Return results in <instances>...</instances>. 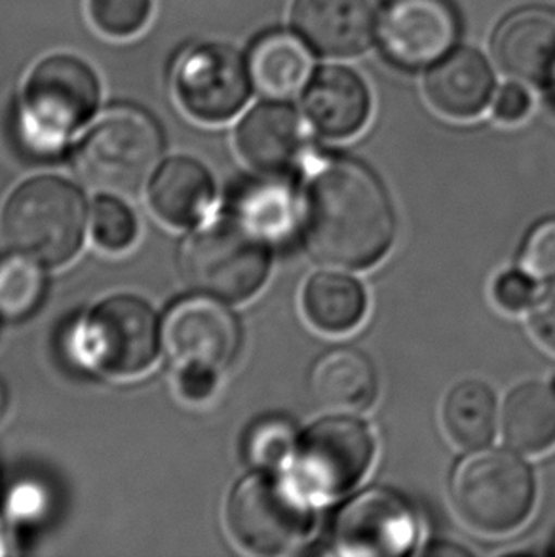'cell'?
I'll return each mask as SVG.
<instances>
[{
  "label": "cell",
  "mask_w": 555,
  "mask_h": 557,
  "mask_svg": "<svg viewBox=\"0 0 555 557\" xmlns=\"http://www.w3.org/2000/svg\"><path fill=\"white\" fill-rule=\"evenodd\" d=\"M162 132L136 107L101 114L75 152V170L86 185L107 195H134L149 182L162 157Z\"/></svg>",
  "instance_id": "4"
},
{
  "label": "cell",
  "mask_w": 555,
  "mask_h": 557,
  "mask_svg": "<svg viewBox=\"0 0 555 557\" xmlns=\"http://www.w3.org/2000/svg\"><path fill=\"white\" fill-rule=\"evenodd\" d=\"M162 343L177 366L221 371L238 350L240 330L225 302L198 294L173 305L162 325Z\"/></svg>",
  "instance_id": "13"
},
{
  "label": "cell",
  "mask_w": 555,
  "mask_h": 557,
  "mask_svg": "<svg viewBox=\"0 0 555 557\" xmlns=\"http://www.w3.org/2000/svg\"><path fill=\"white\" fill-rule=\"evenodd\" d=\"M236 145L249 166L280 175L303 159V126L292 107L263 103L236 129Z\"/></svg>",
  "instance_id": "16"
},
{
  "label": "cell",
  "mask_w": 555,
  "mask_h": 557,
  "mask_svg": "<svg viewBox=\"0 0 555 557\" xmlns=\"http://www.w3.org/2000/svg\"><path fill=\"white\" fill-rule=\"evenodd\" d=\"M293 23L316 52L348 58L371 45L379 0H297Z\"/></svg>",
  "instance_id": "14"
},
{
  "label": "cell",
  "mask_w": 555,
  "mask_h": 557,
  "mask_svg": "<svg viewBox=\"0 0 555 557\" xmlns=\"http://www.w3.org/2000/svg\"><path fill=\"white\" fill-rule=\"evenodd\" d=\"M554 83H555V81H554Z\"/></svg>",
  "instance_id": "36"
},
{
  "label": "cell",
  "mask_w": 555,
  "mask_h": 557,
  "mask_svg": "<svg viewBox=\"0 0 555 557\" xmlns=\"http://www.w3.org/2000/svg\"><path fill=\"white\" fill-rule=\"evenodd\" d=\"M373 459L375 437L368 424L348 414H333L299 436L287 472L318 505L353 490Z\"/></svg>",
  "instance_id": "9"
},
{
  "label": "cell",
  "mask_w": 555,
  "mask_h": 557,
  "mask_svg": "<svg viewBox=\"0 0 555 557\" xmlns=\"http://www.w3.org/2000/svg\"><path fill=\"white\" fill-rule=\"evenodd\" d=\"M305 240L320 263L361 271L383 261L396 238V213L383 182L346 157L308 159Z\"/></svg>",
  "instance_id": "1"
},
{
  "label": "cell",
  "mask_w": 555,
  "mask_h": 557,
  "mask_svg": "<svg viewBox=\"0 0 555 557\" xmlns=\"http://www.w3.org/2000/svg\"><path fill=\"white\" fill-rule=\"evenodd\" d=\"M333 544L345 556H404L419 539V520L394 491L366 490L338 510Z\"/></svg>",
  "instance_id": "10"
},
{
  "label": "cell",
  "mask_w": 555,
  "mask_h": 557,
  "mask_svg": "<svg viewBox=\"0 0 555 557\" xmlns=\"http://www.w3.org/2000/svg\"><path fill=\"white\" fill-rule=\"evenodd\" d=\"M99 94L98 75L81 58L55 53L40 61L23 86V141L38 157L58 154L96 113Z\"/></svg>",
  "instance_id": "3"
},
{
  "label": "cell",
  "mask_w": 555,
  "mask_h": 557,
  "mask_svg": "<svg viewBox=\"0 0 555 557\" xmlns=\"http://www.w3.org/2000/svg\"><path fill=\"white\" fill-rule=\"evenodd\" d=\"M498 407L496 396L481 381H465L447 394L443 424L462 449H480L495 436Z\"/></svg>",
  "instance_id": "25"
},
{
  "label": "cell",
  "mask_w": 555,
  "mask_h": 557,
  "mask_svg": "<svg viewBox=\"0 0 555 557\" xmlns=\"http://www.w3.org/2000/svg\"><path fill=\"white\" fill-rule=\"evenodd\" d=\"M219 371L203 366H180L177 391L187 401H203L210 398L218 386Z\"/></svg>",
  "instance_id": "32"
},
{
  "label": "cell",
  "mask_w": 555,
  "mask_h": 557,
  "mask_svg": "<svg viewBox=\"0 0 555 557\" xmlns=\"http://www.w3.org/2000/svg\"><path fill=\"white\" fill-rule=\"evenodd\" d=\"M529 324L534 337L548 350L555 352V280L554 284L531 305Z\"/></svg>",
  "instance_id": "33"
},
{
  "label": "cell",
  "mask_w": 555,
  "mask_h": 557,
  "mask_svg": "<svg viewBox=\"0 0 555 557\" xmlns=\"http://www.w3.org/2000/svg\"><path fill=\"white\" fill-rule=\"evenodd\" d=\"M310 324L325 333L353 332L368 310V295L358 280L343 272H318L303 292Z\"/></svg>",
  "instance_id": "23"
},
{
  "label": "cell",
  "mask_w": 555,
  "mask_h": 557,
  "mask_svg": "<svg viewBox=\"0 0 555 557\" xmlns=\"http://www.w3.org/2000/svg\"><path fill=\"white\" fill-rule=\"evenodd\" d=\"M210 172L187 157L168 160L158 168L149 187V202L168 225L188 228L202 221L213 202Z\"/></svg>",
  "instance_id": "19"
},
{
  "label": "cell",
  "mask_w": 555,
  "mask_h": 557,
  "mask_svg": "<svg viewBox=\"0 0 555 557\" xmlns=\"http://www.w3.org/2000/svg\"><path fill=\"white\" fill-rule=\"evenodd\" d=\"M248 71L251 84L264 98L289 99L308 83L312 55L303 38L287 30H272L251 48Z\"/></svg>",
  "instance_id": "21"
},
{
  "label": "cell",
  "mask_w": 555,
  "mask_h": 557,
  "mask_svg": "<svg viewBox=\"0 0 555 557\" xmlns=\"http://www.w3.org/2000/svg\"><path fill=\"white\" fill-rule=\"evenodd\" d=\"M314 505L289 472L257 470L234 487L226 523L246 550L274 556L307 539Z\"/></svg>",
  "instance_id": "6"
},
{
  "label": "cell",
  "mask_w": 555,
  "mask_h": 557,
  "mask_svg": "<svg viewBox=\"0 0 555 557\" xmlns=\"http://www.w3.org/2000/svg\"><path fill=\"white\" fill-rule=\"evenodd\" d=\"M299 434L284 417H267L249 429L244 457L256 470H280L292 462Z\"/></svg>",
  "instance_id": "27"
},
{
  "label": "cell",
  "mask_w": 555,
  "mask_h": 557,
  "mask_svg": "<svg viewBox=\"0 0 555 557\" xmlns=\"http://www.w3.org/2000/svg\"><path fill=\"white\" fill-rule=\"evenodd\" d=\"M162 330L147 302L116 295L99 302L76 325L69 348L84 368L113 376H134L157 360Z\"/></svg>",
  "instance_id": "8"
},
{
  "label": "cell",
  "mask_w": 555,
  "mask_h": 557,
  "mask_svg": "<svg viewBox=\"0 0 555 557\" xmlns=\"http://www.w3.org/2000/svg\"><path fill=\"white\" fill-rule=\"evenodd\" d=\"M91 233L101 248L122 251L136 240L137 221L128 206L116 196H99L91 210Z\"/></svg>",
  "instance_id": "28"
},
{
  "label": "cell",
  "mask_w": 555,
  "mask_h": 557,
  "mask_svg": "<svg viewBox=\"0 0 555 557\" xmlns=\"http://www.w3.org/2000/svg\"><path fill=\"white\" fill-rule=\"evenodd\" d=\"M7 411V388H4V384L0 381V417L4 414Z\"/></svg>",
  "instance_id": "35"
},
{
  "label": "cell",
  "mask_w": 555,
  "mask_h": 557,
  "mask_svg": "<svg viewBox=\"0 0 555 557\" xmlns=\"http://www.w3.org/2000/svg\"><path fill=\"white\" fill-rule=\"evenodd\" d=\"M458 33L460 22L449 0H391L379 22L384 55L404 69L443 60Z\"/></svg>",
  "instance_id": "12"
},
{
  "label": "cell",
  "mask_w": 555,
  "mask_h": 557,
  "mask_svg": "<svg viewBox=\"0 0 555 557\" xmlns=\"http://www.w3.org/2000/svg\"><path fill=\"white\" fill-rule=\"evenodd\" d=\"M45 294V264L17 251L0 257V318L10 322L29 318Z\"/></svg>",
  "instance_id": "26"
},
{
  "label": "cell",
  "mask_w": 555,
  "mask_h": 557,
  "mask_svg": "<svg viewBox=\"0 0 555 557\" xmlns=\"http://www.w3.org/2000/svg\"><path fill=\"white\" fill-rule=\"evenodd\" d=\"M451 497L458 516L483 533L519 528L533 510V470L518 455L485 449L468 455L451 475Z\"/></svg>",
  "instance_id": "7"
},
{
  "label": "cell",
  "mask_w": 555,
  "mask_h": 557,
  "mask_svg": "<svg viewBox=\"0 0 555 557\" xmlns=\"http://www.w3.org/2000/svg\"><path fill=\"white\" fill-rule=\"evenodd\" d=\"M519 269L533 280H555V218L542 219L529 231Z\"/></svg>",
  "instance_id": "30"
},
{
  "label": "cell",
  "mask_w": 555,
  "mask_h": 557,
  "mask_svg": "<svg viewBox=\"0 0 555 557\" xmlns=\"http://www.w3.org/2000/svg\"><path fill=\"white\" fill-rule=\"evenodd\" d=\"M529 111H531V96L519 84L504 86L501 94L496 96L495 116L501 122L514 124V122L523 121Z\"/></svg>",
  "instance_id": "34"
},
{
  "label": "cell",
  "mask_w": 555,
  "mask_h": 557,
  "mask_svg": "<svg viewBox=\"0 0 555 557\" xmlns=\"http://www.w3.org/2000/svg\"><path fill=\"white\" fill-rule=\"evenodd\" d=\"M305 109L323 136L345 139L366 126L371 99L360 76L348 69L328 67L308 84Z\"/></svg>",
  "instance_id": "17"
},
{
  "label": "cell",
  "mask_w": 555,
  "mask_h": 557,
  "mask_svg": "<svg viewBox=\"0 0 555 557\" xmlns=\"http://www.w3.org/2000/svg\"><path fill=\"white\" fill-rule=\"evenodd\" d=\"M506 442L521 453H544L555 445V381L533 379L508 394L503 407Z\"/></svg>",
  "instance_id": "22"
},
{
  "label": "cell",
  "mask_w": 555,
  "mask_h": 557,
  "mask_svg": "<svg viewBox=\"0 0 555 557\" xmlns=\"http://www.w3.org/2000/svg\"><path fill=\"white\" fill-rule=\"evenodd\" d=\"M495 78L488 61L473 50H458L440 61L427 78L430 103L451 119H472L493 96Z\"/></svg>",
  "instance_id": "18"
},
{
  "label": "cell",
  "mask_w": 555,
  "mask_h": 557,
  "mask_svg": "<svg viewBox=\"0 0 555 557\" xmlns=\"http://www.w3.org/2000/svg\"><path fill=\"white\" fill-rule=\"evenodd\" d=\"M496 61L519 81L554 83L555 12L548 8H523L508 15L496 30Z\"/></svg>",
  "instance_id": "15"
},
{
  "label": "cell",
  "mask_w": 555,
  "mask_h": 557,
  "mask_svg": "<svg viewBox=\"0 0 555 557\" xmlns=\"http://www.w3.org/2000/svg\"><path fill=\"white\" fill-rule=\"evenodd\" d=\"M90 15L109 37H132L149 22L150 0H90Z\"/></svg>",
  "instance_id": "29"
},
{
  "label": "cell",
  "mask_w": 555,
  "mask_h": 557,
  "mask_svg": "<svg viewBox=\"0 0 555 557\" xmlns=\"http://www.w3.org/2000/svg\"><path fill=\"white\" fill-rule=\"evenodd\" d=\"M536 280L531 278L527 272L506 271L496 278L493 287V297L501 309L508 312H521L529 309L536 295Z\"/></svg>",
  "instance_id": "31"
},
{
  "label": "cell",
  "mask_w": 555,
  "mask_h": 557,
  "mask_svg": "<svg viewBox=\"0 0 555 557\" xmlns=\"http://www.w3.org/2000/svg\"><path fill=\"white\" fill-rule=\"evenodd\" d=\"M377 371L368 356L356 348H335L323 355L310 375V391L318 404L338 413H358L377 398Z\"/></svg>",
  "instance_id": "20"
},
{
  "label": "cell",
  "mask_w": 555,
  "mask_h": 557,
  "mask_svg": "<svg viewBox=\"0 0 555 557\" xmlns=\"http://www.w3.org/2000/svg\"><path fill=\"white\" fill-rule=\"evenodd\" d=\"M180 269L196 294L210 295L223 302L246 301L269 278V242L234 218L215 221L183 242Z\"/></svg>",
  "instance_id": "5"
},
{
  "label": "cell",
  "mask_w": 555,
  "mask_h": 557,
  "mask_svg": "<svg viewBox=\"0 0 555 557\" xmlns=\"http://www.w3.org/2000/svg\"><path fill=\"white\" fill-rule=\"evenodd\" d=\"M88 211L73 183L38 175L8 198L0 231L8 248L37 259L45 267L67 263L81 249Z\"/></svg>",
  "instance_id": "2"
},
{
  "label": "cell",
  "mask_w": 555,
  "mask_h": 557,
  "mask_svg": "<svg viewBox=\"0 0 555 557\" xmlns=\"http://www.w3.org/2000/svg\"><path fill=\"white\" fill-rule=\"evenodd\" d=\"M233 208V218L269 244L285 238L297 221V195L278 175L246 183L234 196Z\"/></svg>",
  "instance_id": "24"
},
{
  "label": "cell",
  "mask_w": 555,
  "mask_h": 557,
  "mask_svg": "<svg viewBox=\"0 0 555 557\" xmlns=\"http://www.w3.org/2000/svg\"><path fill=\"white\" fill-rule=\"evenodd\" d=\"M251 76L231 46L202 45L188 50L175 69V94L188 114L225 122L246 106Z\"/></svg>",
  "instance_id": "11"
}]
</instances>
